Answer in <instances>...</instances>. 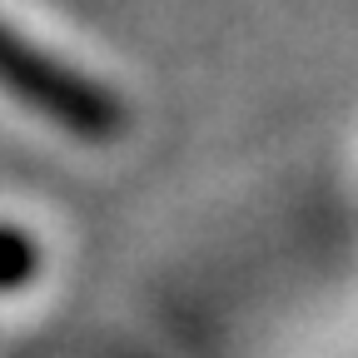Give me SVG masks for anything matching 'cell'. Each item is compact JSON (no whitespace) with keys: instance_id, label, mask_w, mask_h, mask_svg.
Wrapping results in <instances>:
<instances>
[{"instance_id":"obj_1","label":"cell","mask_w":358,"mask_h":358,"mask_svg":"<svg viewBox=\"0 0 358 358\" xmlns=\"http://www.w3.org/2000/svg\"><path fill=\"white\" fill-rule=\"evenodd\" d=\"M0 90L15 95L20 105L40 110L50 124H60L75 140L110 145L124 134V105L100 90L90 75L60 65L55 55L25 45L10 25H0Z\"/></svg>"},{"instance_id":"obj_2","label":"cell","mask_w":358,"mask_h":358,"mask_svg":"<svg viewBox=\"0 0 358 358\" xmlns=\"http://www.w3.org/2000/svg\"><path fill=\"white\" fill-rule=\"evenodd\" d=\"M40 268H45L40 244L25 229H15V224H0V299L25 294L40 279Z\"/></svg>"}]
</instances>
